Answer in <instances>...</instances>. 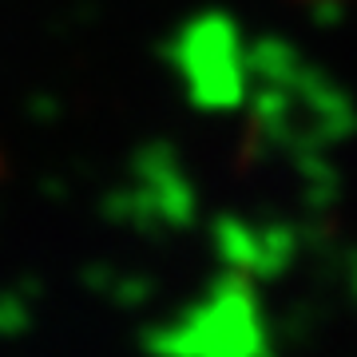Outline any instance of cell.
Masks as SVG:
<instances>
[{
    "instance_id": "obj_1",
    "label": "cell",
    "mask_w": 357,
    "mask_h": 357,
    "mask_svg": "<svg viewBox=\"0 0 357 357\" xmlns=\"http://www.w3.org/2000/svg\"><path fill=\"white\" fill-rule=\"evenodd\" d=\"M187 79L195 84L199 100H227L230 96V32L218 24L195 28V40L187 48Z\"/></svg>"
}]
</instances>
